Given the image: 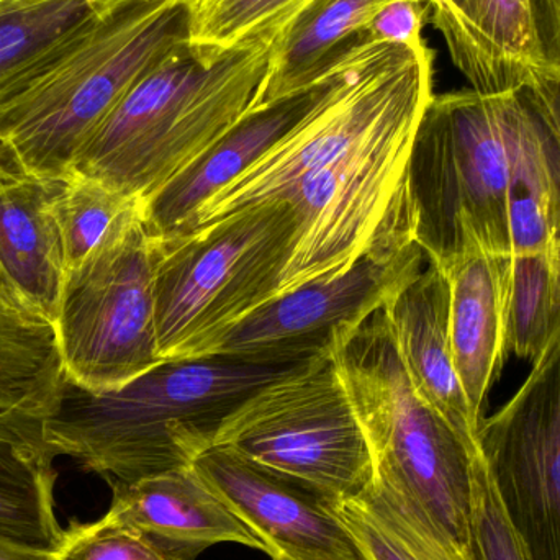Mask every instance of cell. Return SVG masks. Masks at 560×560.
<instances>
[{
	"mask_svg": "<svg viewBox=\"0 0 560 560\" xmlns=\"http://www.w3.org/2000/svg\"><path fill=\"white\" fill-rule=\"evenodd\" d=\"M300 364L220 355L179 359L102 392L65 378L55 407L45 415L46 436L59 456L107 480L135 482L187 469L213 447L238 405Z\"/></svg>",
	"mask_w": 560,
	"mask_h": 560,
	"instance_id": "6da1fadb",
	"label": "cell"
},
{
	"mask_svg": "<svg viewBox=\"0 0 560 560\" xmlns=\"http://www.w3.org/2000/svg\"><path fill=\"white\" fill-rule=\"evenodd\" d=\"M283 26L232 48L180 43L128 89L71 174L148 199L255 107Z\"/></svg>",
	"mask_w": 560,
	"mask_h": 560,
	"instance_id": "7a4b0ae2",
	"label": "cell"
},
{
	"mask_svg": "<svg viewBox=\"0 0 560 560\" xmlns=\"http://www.w3.org/2000/svg\"><path fill=\"white\" fill-rule=\"evenodd\" d=\"M187 39V0L102 7L72 48L0 115V161L30 176L68 179L128 89Z\"/></svg>",
	"mask_w": 560,
	"mask_h": 560,
	"instance_id": "3957f363",
	"label": "cell"
},
{
	"mask_svg": "<svg viewBox=\"0 0 560 560\" xmlns=\"http://www.w3.org/2000/svg\"><path fill=\"white\" fill-rule=\"evenodd\" d=\"M433 81L392 108L365 137L280 200L299 219L279 295L348 271L365 253L415 242L408 164Z\"/></svg>",
	"mask_w": 560,
	"mask_h": 560,
	"instance_id": "277c9868",
	"label": "cell"
},
{
	"mask_svg": "<svg viewBox=\"0 0 560 560\" xmlns=\"http://www.w3.org/2000/svg\"><path fill=\"white\" fill-rule=\"evenodd\" d=\"M506 94H434L415 135L408 164L415 242L441 271L467 256L512 255Z\"/></svg>",
	"mask_w": 560,
	"mask_h": 560,
	"instance_id": "5b68a950",
	"label": "cell"
},
{
	"mask_svg": "<svg viewBox=\"0 0 560 560\" xmlns=\"http://www.w3.org/2000/svg\"><path fill=\"white\" fill-rule=\"evenodd\" d=\"M371 447L374 470L397 480L469 555L479 450L421 400L384 308L332 354ZM477 560V558H476Z\"/></svg>",
	"mask_w": 560,
	"mask_h": 560,
	"instance_id": "8992f818",
	"label": "cell"
},
{
	"mask_svg": "<svg viewBox=\"0 0 560 560\" xmlns=\"http://www.w3.org/2000/svg\"><path fill=\"white\" fill-rule=\"evenodd\" d=\"M296 229L292 203L275 200L210 229L158 242L161 358H209L230 328L276 299Z\"/></svg>",
	"mask_w": 560,
	"mask_h": 560,
	"instance_id": "52a82bcc",
	"label": "cell"
},
{
	"mask_svg": "<svg viewBox=\"0 0 560 560\" xmlns=\"http://www.w3.org/2000/svg\"><path fill=\"white\" fill-rule=\"evenodd\" d=\"M213 446L308 483L329 502L361 495L374 459L332 355L303 362L253 392L225 418Z\"/></svg>",
	"mask_w": 560,
	"mask_h": 560,
	"instance_id": "ba28073f",
	"label": "cell"
},
{
	"mask_svg": "<svg viewBox=\"0 0 560 560\" xmlns=\"http://www.w3.org/2000/svg\"><path fill=\"white\" fill-rule=\"evenodd\" d=\"M160 255L140 219L66 275L55 322L66 378L115 390L164 362L154 293Z\"/></svg>",
	"mask_w": 560,
	"mask_h": 560,
	"instance_id": "9c48e42d",
	"label": "cell"
},
{
	"mask_svg": "<svg viewBox=\"0 0 560 560\" xmlns=\"http://www.w3.org/2000/svg\"><path fill=\"white\" fill-rule=\"evenodd\" d=\"M424 259L417 242L365 253L342 275L305 283L246 315L209 358L292 364L332 355L423 271Z\"/></svg>",
	"mask_w": 560,
	"mask_h": 560,
	"instance_id": "30bf717a",
	"label": "cell"
},
{
	"mask_svg": "<svg viewBox=\"0 0 560 560\" xmlns=\"http://www.w3.org/2000/svg\"><path fill=\"white\" fill-rule=\"evenodd\" d=\"M477 447L533 560H560V328Z\"/></svg>",
	"mask_w": 560,
	"mask_h": 560,
	"instance_id": "8fae6325",
	"label": "cell"
},
{
	"mask_svg": "<svg viewBox=\"0 0 560 560\" xmlns=\"http://www.w3.org/2000/svg\"><path fill=\"white\" fill-rule=\"evenodd\" d=\"M192 467L272 560H365L335 503L308 483L225 446L210 447Z\"/></svg>",
	"mask_w": 560,
	"mask_h": 560,
	"instance_id": "7c38bea8",
	"label": "cell"
},
{
	"mask_svg": "<svg viewBox=\"0 0 560 560\" xmlns=\"http://www.w3.org/2000/svg\"><path fill=\"white\" fill-rule=\"evenodd\" d=\"M348 59L349 56L322 81L246 112L189 166L144 199L143 219L150 235L158 242L173 236L207 200L299 127L335 88Z\"/></svg>",
	"mask_w": 560,
	"mask_h": 560,
	"instance_id": "4fadbf2b",
	"label": "cell"
},
{
	"mask_svg": "<svg viewBox=\"0 0 560 560\" xmlns=\"http://www.w3.org/2000/svg\"><path fill=\"white\" fill-rule=\"evenodd\" d=\"M108 482L112 505L107 515L143 533L167 560H196L222 542L266 552L265 542L192 466L135 482Z\"/></svg>",
	"mask_w": 560,
	"mask_h": 560,
	"instance_id": "5bb4252c",
	"label": "cell"
},
{
	"mask_svg": "<svg viewBox=\"0 0 560 560\" xmlns=\"http://www.w3.org/2000/svg\"><path fill=\"white\" fill-rule=\"evenodd\" d=\"M454 66L480 94L528 88L545 68L532 0H427Z\"/></svg>",
	"mask_w": 560,
	"mask_h": 560,
	"instance_id": "9a60e30c",
	"label": "cell"
},
{
	"mask_svg": "<svg viewBox=\"0 0 560 560\" xmlns=\"http://www.w3.org/2000/svg\"><path fill=\"white\" fill-rule=\"evenodd\" d=\"M450 308V280L440 268L428 265L384 306V312L418 397L477 447L483 420L472 413L454 365Z\"/></svg>",
	"mask_w": 560,
	"mask_h": 560,
	"instance_id": "2e32d148",
	"label": "cell"
},
{
	"mask_svg": "<svg viewBox=\"0 0 560 560\" xmlns=\"http://www.w3.org/2000/svg\"><path fill=\"white\" fill-rule=\"evenodd\" d=\"M65 180L19 173L0 161V271L52 326L66 279L58 219Z\"/></svg>",
	"mask_w": 560,
	"mask_h": 560,
	"instance_id": "e0dca14e",
	"label": "cell"
},
{
	"mask_svg": "<svg viewBox=\"0 0 560 560\" xmlns=\"http://www.w3.org/2000/svg\"><path fill=\"white\" fill-rule=\"evenodd\" d=\"M58 451L45 431V415L0 410V539L55 552L65 529L56 518Z\"/></svg>",
	"mask_w": 560,
	"mask_h": 560,
	"instance_id": "ac0fdd59",
	"label": "cell"
},
{
	"mask_svg": "<svg viewBox=\"0 0 560 560\" xmlns=\"http://www.w3.org/2000/svg\"><path fill=\"white\" fill-rule=\"evenodd\" d=\"M509 256L472 255L444 271L450 280L454 365L472 413L483 420L489 388L506 351L505 266Z\"/></svg>",
	"mask_w": 560,
	"mask_h": 560,
	"instance_id": "d6986e66",
	"label": "cell"
},
{
	"mask_svg": "<svg viewBox=\"0 0 560 560\" xmlns=\"http://www.w3.org/2000/svg\"><path fill=\"white\" fill-rule=\"evenodd\" d=\"M505 138L512 255L560 249V190L551 140L525 89L506 94Z\"/></svg>",
	"mask_w": 560,
	"mask_h": 560,
	"instance_id": "ffe728a7",
	"label": "cell"
},
{
	"mask_svg": "<svg viewBox=\"0 0 560 560\" xmlns=\"http://www.w3.org/2000/svg\"><path fill=\"white\" fill-rule=\"evenodd\" d=\"M390 0H310L280 33L255 107L322 81L339 62L371 46L365 28Z\"/></svg>",
	"mask_w": 560,
	"mask_h": 560,
	"instance_id": "44dd1931",
	"label": "cell"
},
{
	"mask_svg": "<svg viewBox=\"0 0 560 560\" xmlns=\"http://www.w3.org/2000/svg\"><path fill=\"white\" fill-rule=\"evenodd\" d=\"M365 560H476L411 495L375 472L361 495L335 505Z\"/></svg>",
	"mask_w": 560,
	"mask_h": 560,
	"instance_id": "7402d4cb",
	"label": "cell"
},
{
	"mask_svg": "<svg viewBox=\"0 0 560 560\" xmlns=\"http://www.w3.org/2000/svg\"><path fill=\"white\" fill-rule=\"evenodd\" d=\"M65 378L55 326L0 271V410L46 415Z\"/></svg>",
	"mask_w": 560,
	"mask_h": 560,
	"instance_id": "603a6c76",
	"label": "cell"
},
{
	"mask_svg": "<svg viewBox=\"0 0 560 560\" xmlns=\"http://www.w3.org/2000/svg\"><path fill=\"white\" fill-rule=\"evenodd\" d=\"M105 5L38 0L0 12V115L72 48Z\"/></svg>",
	"mask_w": 560,
	"mask_h": 560,
	"instance_id": "cb8c5ba5",
	"label": "cell"
},
{
	"mask_svg": "<svg viewBox=\"0 0 560 560\" xmlns=\"http://www.w3.org/2000/svg\"><path fill=\"white\" fill-rule=\"evenodd\" d=\"M506 351L535 361L560 328V249L510 255L505 266Z\"/></svg>",
	"mask_w": 560,
	"mask_h": 560,
	"instance_id": "d4e9b609",
	"label": "cell"
},
{
	"mask_svg": "<svg viewBox=\"0 0 560 560\" xmlns=\"http://www.w3.org/2000/svg\"><path fill=\"white\" fill-rule=\"evenodd\" d=\"M58 219L68 275L143 219V200L101 180L71 174L62 184Z\"/></svg>",
	"mask_w": 560,
	"mask_h": 560,
	"instance_id": "484cf974",
	"label": "cell"
},
{
	"mask_svg": "<svg viewBox=\"0 0 560 560\" xmlns=\"http://www.w3.org/2000/svg\"><path fill=\"white\" fill-rule=\"evenodd\" d=\"M310 0H187L194 45L232 48L285 25Z\"/></svg>",
	"mask_w": 560,
	"mask_h": 560,
	"instance_id": "4316f807",
	"label": "cell"
},
{
	"mask_svg": "<svg viewBox=\"0 0 560 560\" xmlns=\"http://www.w3.org/2000/svg\"><path fill=\"white\" fill-rule=\"evenodd\" d=\"M51 560H167L138 529L105 515L92 523H71Z\"/></svg>",
	"mask_w": 560,
	"mask_h": 560,
	"instance_id": "83f0119b",
	"label": "cell"
},
{
	"mask_svg": "<svg viewBox=\"0 0 560 560\" xmlns=\"http://www.w3.org/2000/svg\"><path fill=\"white\" fill-rule=\"evenodd\" d=\"M472 533L477 560H533L503 510L480 453L474 480Z\"/></svg>",
	"mask_w": 560,
	"mask_h": 560,
	"instance_id": "f1b7e54d",
	"label": "cell"
},
{
	"mask_svg": "<svg viewBox=\"0 0 560 560\" xmlns=\"http://www.w3.org/2000/svg\"><path fill=\"white\" fill-rule=\"evenodd\" d=\"M428 20L427 0H390L368 23L365 38L369 45H420Z\"/></svg>",
	"mask_w": 560,
	"mask_h": 560,
	"instance_id": "f546056e",
	"label": "cell"
},
{
	"mask_svg": "<svg viewBox=\"0 0 560 560\" xmlns=\"http://www.w3.org/2000/svg\"><path fill=\"white\" fill-rule=\"evenodd\" d=\"M525 91L548 130L560 190V74L539 69Z\"/></svg>",
	"mask_w": 560,
	"mask_h": 560,
	"instance_id": "4dcf8cb0",
	"label": "cell"
},
{
	"mask_svg": "<svg viewBox=\"0 0 560 560\" xmlns=\"http://www.w3.org/2000/svg\"><path fill=\"white\" fill-rule=\"evenodd\" d=\"M532 10L545 69L560 74V0H532Z\"/></svg>",
	"mask_w": 560,
	"mask_h": 560,
	"instance_id": "1f68e13d",
	"label": "cell"
},
{
	"mask_svg": "<svg viewBox=\"0 0 560 560\" xmlns=\"http://www.w3.org/2000/svg\"><path fill=\"white\" fill-rule=\"evenodd\" d=\"M51 552L22 548V546L0 539V560H51Z\"/></svg>",
	"mask_w": 560,
	"mask_h": 560,
	"instance_id": "d6a6232c",
	"label": "cell"
},
{
	"mask_svg": "<svg viewBox=\"0 0 560 560\" xmlns=\"http://www.w3.org/2000/svg\"><path fill=\"white\" fill-rule=\"evenodd\" d=\"M38 2V0H0V12L16 9V7L26 5V3ZM94 3H110L114 0H91Z\"/></svg>",
	"mask_w": 560,
	"mask_h": 560,
	"instance_id": "836d02e7",
	"label": "cell"
}]
</instances>
